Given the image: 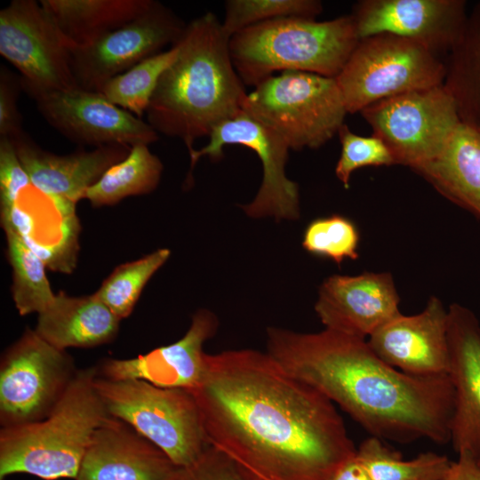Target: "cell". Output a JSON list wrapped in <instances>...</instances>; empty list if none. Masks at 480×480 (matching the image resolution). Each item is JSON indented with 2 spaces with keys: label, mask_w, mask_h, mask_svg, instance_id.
Returning a JSON list of instances; mask_svg holds the SVG:
<instances>
[{
  "label": "cell",
  "mask_w": 480,
  "mask_h": 480,
  "mask_svg": "<svg viewBox=\"0 0 480 480\" xmlns=\"http://www.w3.org/2000/svg\"><path fill=\"white\" fill-rule=\"evenodd\" d=\"M447 374L454 392L451 443L457 454L480 459V323L465 306L450 305Z\"/></svg>",
  "instance_id": "cell-18"
},
{
  "label": "cell",
  "mask_w": 480,
  "mask_h": 480,
  "mask_svg": "<svg viewBox=\"0 0 480 480\" xmlns=\"http://www.w3.org/2000/svg\"><path fill=\"white\" fill-rule=\"evenodd\" d=\"M32 185L52 201L76 204L103 173L124 160L132 147L107 145L59 156L42 149L26 133L12 140Z\"/></svg>",
  "instance_id": "cell-21"
},
{
  "label": "cell",
  "mask_w": 480,
  "mask_h": 480,
  "mask_svg": "<svg viewBox=\"0 0 480 480\" xmlns=\"http://www.w3.org/2000/svg\"><path fill=\"white\" fill-rule=\"evenodd\" d=\"M267 352L372 436L396 443L451 441L454 392L448 374L403 372L380 358L364 339L327 329L268 327Z\"/></svg>",
  "instance_id": "cell-2"
},
{
  "label": "cell",
  "mask_w": 480,
  "mask_h": 480,
  "mask_svg": "<svg viewBox=\"0 0 480 480\" xmlns=\"http://www.w3.org/2000/svg\"><path fill=\"white\" fill-rule=\"evenodd\" d=\"M170 251L158 249L137 260L116 267L96 296L121 320L131 315L144 286L166 262Z\"/></svg>",
  "instance_id": "cell-30"
},
{
  "label": "cell",
  "mask_w": 480,
  "mask_h": 480,
  "mask_svg": "<svg viewBox=\"0 0 480 480\" xmlns=\"http://www.w3.org/2000/svg\"><path fill=\"white\" fill-rule=\"evenodd\" d=\"M230 37L221 21L206 12L187 24L179 54L159 78L145 112L159 134L194 141L242 111L244 84L232 62Z\"/></svg>",
  "instance_id": "cell-3"
},
{
  "label": "cell",
  "mask_w": 480,
  "mask_h": 480,
  "mask_svg": "<svg viewBox=\"0 0 480 480\" xmlns=\"http://www.w3.org/2000/svg\"><path fill=\"white\" fill-rule=\"evenodd\" d=\"M358 41L350 15L324 21L289 17L236 33L229 39V50L244 84L255 87L278 71L335 78Z\"/></svg>",
  "instance_id": "cell-5"
},
{
  "label": "cell",
  "mask_w": 480,
  "mask_h": 480,
  "mask_svg": "<svg viewBox=\"0 0 480 480\" xmlns=\"http://www.w3.org/2000/svg\"><path fill=\"white\" fill-rule=\"evenodd\" d=\"M356 456L373 480H444L452 463L448 457L433 452L403 460L372 436L360 444Z\"/></svg>",
  "instance_id": "cell-27"
},
{
  "label": "cell",
  "mask_w": 480,
  "mask_h": 480,
  "mask_svg": "<svg viewBox=\"0 0 480 480\" xmlns=\"http://www.w3.org/2000/svg\"><path fill=\"white\" fill-rule=\"evenodd\" d=\"M448 310L432 296L419 314H398L377 329L367 343L389 365L415 376L446 375L449 365Z\"/></svg>",
  "instance_id": "cell-17"
},
{
  "label": "cell",
  "mask_w": 480,
  "mask_h": 480,
  "mask_svg": "<svg viewBox=\"0 0 480 480\" xmlns=\"http://www.w3.org/2000/svg\"><path fill=\"white\" fill-rule=\"evenodd\" d=\"M35 100L38 112L52 127L80 145L133 147L159 139L147 122L97 92L76 87L42 94Z\"/></svg>",
  "instance_id": "cell-15"
},
{
  "label": "cell",
  "mask_w": 480,
  "mask_h": 480,
  "mask_svg": "<svg viewBox=\"0 0 480 480\" xmlns=\"http://www.w3.org/2000/svg\"><path fill=\"white\" fill-rule=\"evenodd\" d=\"M179 45L150 56L109 79L100 90L112 104L141 118L164 70L176 60Z\"/></svg>",
  "instance_id": "cell-29"
},
{
  "label": "cell",
  "mask_w": 480,
  "mask_h": 480,
  "mask_svg": "<svg viewBox=\"0 0 480 480\" xmlns=\"http://www.w3.org/2000/svg\"><path fill=\"white\" fill-rule=\"evenodd\" d=\"M0 54L18 71L32 99L76 88L71 50L54 21L35 0H12L0 11Z\"/></svg>",
  "instance_id": "cell-11"
},
{
  "label": "cell",
  "mask_w": 480,
  "mask_h": 480,
  "mask_svg": "<svg viewBox=\"0 0 480 480\" xmlns=\"http://www.w3.org/2000/svg\"><path fill=\"white\" fill-rule=\"evenodd\" d=\"M477 463H478V464H479V466H480V459H478V460H477Z\"/></svg>",
  "instance_id": "cell-39"
},
{
  "label": "cell",
  "mask_w": 480,
  "mask_h": 480,
  "mask_svg": "<svg viewBox=\"0 0 480 480\" xmlns=\"http://www.w3.org/2000/svg\"><path fill=\"white\" fill-rule=\"evenodd\" d=\"M323 12L317 0H228L222 28L231 37L249 27L282 18L316 19Z\"/></svg>",
  "instance_id": "cell-31"
},
{
  "label": "cell",
  "mask_w": 480,
  "mask_h": 480,
  "mask_svg": "<svg viewBox=\"0 0 480 480\" xmlns=\"http://www.w3.org/2000/svg\"><path fill=\"white\" fill-rule=\"evenodd\" d=\"M360 113L396 164L413 171L438 156L461 124L444 84L380 100Z\"/></svg>",
  "instance_id": "cell-9"
},
{
  "label": "cell",
  "mask_w": 480,
  "mask_h": 480,
  "mask_svg": "<svg viewBox=\"0 0 480 480\" xmlns=\"http://www.w3.org/2000/svg\"><path fill=\"white\" fill-rule=\"evenodd\" d=\"M415 172L480 219V133L461 123L441 154Z\"/></svg>",
  "instance_id": "cell-23"
},
{
  "label": "cell",
  "mask_w": 480,
  "mask_h": 480,
  "mask_svg": "<svg viewBox=\"0 0 480 480\" xmlns=\"http://www.w3.org/2000/svg\"><path fill=\"white\" fill-rule=\"evenodd\" d=\"M252 477H253V476H252ZM253 479H254V480H259V479H256V478H254V477H253Z\"/></svg>",
  "instance_id": "cell-40"
},
{
  "label": "cell",
  "mask_w": 480,
  "mask_h": 480,
  "mask_svg": "<svg viewBox=\"0 0 480 480\" xmlns=\"http://www.w3.org/2000/svg\"><path fill=\"white\" fill-rule=\"evenodd\" d=\"M176 468L131 425L108 415L94 431L74 480H166Z\"/></svg>",
  "instance_id": "cell-20"
},
{
  "label": "cell",
  "mask_w": 480,
  "mask_h": 480,
  "mask_svg": "<svg viewBox=\"0 0 480 480\" xmlns=\"http://www.w3.org/2000/svg\"><path fill=\"white\" fill-rule=\"evenodd\" d=\"M217 316L197 310L186 334L176 342L127 359L108 358L98 368L109 380H141L161 388L192 390L204 372V343L217 332Z\"/></svg>",
  "instance_id": "cell-19"
},
{
  "label": "cell",
  "mask_w": 480,
  "mask_h": 480,
  "mask_svg": "<svg viewBox=\"0 0 480 480\" xmlns=\"http://www.w3.org/2000/svg\"><path fill=\"white\" fill-rule=\"evenodd\" d=\"M444 86L453 98L460 122L480 133V2L447 55Z\"/></svg>",
  "instance_id": "cell-25"
},
{
  "label": "cell",
  "mask_w": 480,
  "mask_h": 480,
  "mask_svg": "<svg viewBox=\"0 0 480 480\" xmlns=\"http://www.w3.org/2000/svg\"><path fill=\"white\" fill-rule=\"evenodd\" d=\"M12 269V295L20 316L41 313L54 299L44 261L12 230H4Z\"/></svg>",
  "instance_id": "cell-28"
},
{
  "label": "cell",
  "mask_w": 480,
  "mask_h": 480,
  "mask_svg": "<svg viewBox=\"0 0 480 480\" xmlns=\"http://www.w3.org/2000/svg\"><path fill=\"white\" fill-rule=\"evenodd\" d=\"M162 172L161 160L148 145L133 146L124 160L108 169L86 190L84 199L100 207L113 205L131 196L150 193L157 187Z\"/></svg>",
  "instance_id": "cell-26"
},
{
  "label": "cell",
  "mask_w": 480,
  "mask_h": 480,
  "mask_svg": "<svg viewBox=\"0 0 480 480\" xmlns=\"http://www.w3.org/2000/svg\"><path fill=\"white\" fill-rule=\"evenodd\" d=\"M154 0H40L70 50L93 44L143 13Z\"/></svg>",
  "instance_id": "cell-24"
},
{
  "label": "cell",
  "mask_w": 480,
  "mask_h": 480,
  "mask_svg": "<svg viewBox=\"0 0 480 480\" xmlns=\"http://www.w3.org/2000/svg\"><path fill=\"white\" fill-rule=\"evenodd\" d=\"M391 274L333 275L321 284L315 311L325 329L364 339L399 311Z\"/></svg>",
  "instance_id": "cell-16"
},
{
  "label": "cell",
  "mask_w": 480,
  "mask_h": 480,
  "mask_svg": "<svg viewBox=\"0 0 480 480\" xmlns=\"http://www.w3.org/2000/svg\"><path fill=\"white\" fill-rule=\"evenodd\" d=\"M187 24L158 1L134 20L93 44L71 51V68L77 87L99 92L114 76L145 59L174 45Z\"/></svg>",
  "instance_id": "cell-12"
},
{
  "label": "cell",
  "mask_w": 480,
  "mask_h": 480,
  "mask_svg": "<svg viewBox=\"0 0 480 480\" xmlns=\"http://www.w3.org/2000/svg\"><path fill=\"white\" fill-rule=\"evenodd\" d=\"M242 111L293 150L324 145L348 114L335 78L301 71H284L257 84L244 97Z\"/></svg>",
  "instance_id": "cell-6"
},
{
  "label": "cell",
  "mask_w": 480,
  "mask_h": 480,
  "mask_svg": "<svg viewBox=\"0 0 480 480\" xmlns=\"http://www.w3.org/2000/svg\"><path fill=\"white\" fill-rule=\"evenodd\" d=\"M166 480H254L229 456L208 445L192 463L177 467Z\"/></svg>",
  "instance_id": "cell-34"
},
{
  "label": "cell",
  "mask_w": 480,
  "mask_h": 480,
  "mask_svg": "<svg viewBox=\"0 0 480 480\" xmlns=\"http://www.w3.org/2000/svg\"><path fill=\"white\" fill-rule=\"evenodd\" d=\"M23 92L22 79L7 67H0V137L14 140L25 132L18 99Z\"/></svg>",
  "instance_id": "cell-36"
},
{
  "label": "cell",
  "mask_w": 480,
  "mask_h": 480,
  "mask_svg": "<svg viewBox=\"0 0 480 480\" xmlns=\"http://www.w3.org/2000/svg\"><path fill=\"white\" fill-rule=\"evenodd\" d=\"M78 369L66 350L27 328L0 361V424L11 428L46 418Z\"/></svg>",
  "instance_id": "cell-10"
},
{
  "label": "cell",
  "mask_w": 480,
  "mask_h": 480,
  "mask_svg": "<svg viewBox=\"0 0 480 480\" xmlns=\"http://www.w3.org/2000/svg\"><path fill=\"white\" fill-rule=\"evenodd\" d=\"M120 319L96 296H69L63 292L38 314L36 333L62 350L109 343Z\"/></svg>",
  "instance_id": "cell-22"
},
{
  "label": "cell",
  "mask_w": 480,
  "mask_h": 480,
  "mask_svg": "<svg viewBox=\"0 0 480 480\" xmlns=\"http://www.w3.org/2000/svg\"><path fill=\"white\" fill-rule=\"evenodd\" d=\"M332 480H373L356 456L344 462Z\"/></svg>",
  "instance_id": "cell-38"
},
{
  "label": "cell",
  "mask_w": 480,
  "mask_h": 480,
  "mask_svg": "<svg viewBox=\"0 0 480 480\" xmlns=\"http://www.w3.org/2000/svg\"><path fill=\"white\" fill-rule=\"evenodd\" d=\"M341 152L335 167V174L346 188L349 187L351 174L367 166L396 164L387 145L377 136H360L345 124L338 132Z\"/></svg>",
  "instance_id": "cell-33"
},
{
  "label": "cell",
  "mask_w": 480,
  "mask_h": 480,
  "mask_svg": "<svg viewBox=\"0 0 480 480\" xmlns=\"http://www.w3.org/2000/svg\"><path fill=\"white\" fill-rule=\"evenodd\" d=\"M95 388L109 416L131 425L176 467L192 463L209 445L189 390L141 380H109L99 373Z\"/></svg>",
  "instance_id": "cell-7"
},
{
  "label": "cell",
  "mask_w": 480,
  "mask_h": 480,
  "mask_svg": "<svg viewBox=\"0 0 480 480\" xmlns=\"http://www.w3.org/2000/svg\"><path fill=\"white\" fill-rule=\"evenodd\" d=\"M97 367L78 369L44 419L0 430V480L28 474L43 480L75 479L90 440L108 416L95 388Z\"/></svg>",
  "instance_id": "cell-4"
},
{
  "label": "cell",
  "mask_w": 480,
  "mask_h": 480,
  "mask_svg": "<svg viewBox=\"0 0 480 480\" xmlns=\"http://www.w3.org/2000/svg\"><path fill=\"white\" fill-rule=\"evenodd\" d=\"M194 396L209 445L259 480H332L356 454L334 404L268 352L204 355Z\"/></svg>",
  "instance_id": "cell-1"
},
{
  "label": "cell",
  "mask_w": 480,
  "mask_h": 480,
  "mask_svg": "<svg viewBox=\"0 0 480 480\" xmlns=\"http://www.w3.org/2000/svg\"><path fill=\"white\" fill-rule=\"evenodd\" d=\"M444 480H480V466L477 460L467 453L458 455L452 461Z\"/></svg>",
  "instance_id": "cell-37"
},
{
  "label": "cell",
  "mask_w": 480,
  "mask_h": 480,
  "mask_svg": "<svg viewBox=\"0 0 480 480\" xmlns=\"http://www.w3.org/2000/svg\"><path fill=\"white\" fill-rule=\"evenodd\" d=\"M32 185L30 178L19 159L13 142L0 137V209L1 216L16 204L20 193Z\"/></svg>",
  "instance_id": "cell-35"
},
{
  "label": "cell",
  "mask_w": 480,
  "mask_h": 480,
  "mask_svg": "<svg viewBox=\"0 0 480 480\" xmlns=\"http://www.w3.org/2000/svg\"><path fill=\"white\" fill-rule=\"evenodd\" d=\"M228 145L252 149L262 164V182L253 201L242 205L244 212L252 218L272 216L279 220L298 219L299 187L285 174L290 149L288 145L274 132L243 111L214 128L209 135V142L204 148L188 152L190 170L202 156H209L212 161L220 160L224 156L223 148Z\"/></svg>",
  "instance_id": "cell-13"
},
{
  "label": "cell",
  "mask_w": 480,
  "mask_h": 480,
  "mask_svg": "<svg viewBox=\"0 0 480 480\" xmlns=\"http://www.w3.org/2000/svg\"><path fill=\"white\" fill-rule=\"evenodd\" d=\"M350 16L359 40L390 34L439 57L448 55L457 44L468 13L464 0H362Z\"/></svg>",
  "instance_id": "cell-14"
},
{
  "label": "cell",
  "mask_w": 480,
  "mask_h": 480,
  "mask_svg": "<svg viewBox=\"0 0 480 480\" xmlns=\"http://www.w3.org/2000/svg\"><path fill=\"white\" fill-rule=\"evenodd\" d=\"M359 231L348 218L333 214L317 218L306 228L302 246L309 253L340 264L344 260H356Z\"/></svg>",
  "instance_id": "cell-32"
},
{
  "label": "cell",
  "mask_w": 480,
  "mask_h": 480,
  "mask_svg": "<svg viewBox=\"0 0 480 480\" xmlns=\"http://www.w3.org/2000/svg\"><path fill=\"white\" fill-rule=\"evenodd\" d=\"M444 61L412 40L380 34L360 39L335 77L348 113L380 100L444 84Z\"/></svg>",
  "instance_id": "cell-8"
}]
</instances>
